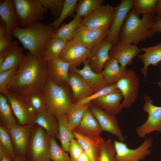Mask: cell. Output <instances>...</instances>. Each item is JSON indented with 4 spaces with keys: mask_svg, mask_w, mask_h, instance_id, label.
Returning a JSON list of instances; mask_svg holds the SVG:
<instances>
[{
    "mask_svg": "<svg viewBox=\"0 0 161 161\" xmlns=\"http://www.w3.org/2000/svg\"><path fill=\"white\" fill-rule=\"evenodd\" d=\"M48 78L47 63L29 52L18 69L9 91L27 95L41 90Z\"/></svg>",
    "mask_w": 161,
    "mask_h": 161,
    "instance_id": "6da1fadb",
    "label": "cell"
},
{
    "mask_svg": "<svg viewBox=\"0 0 161 161\" xmlns=\"http://www.w3.org/2000/svg\"><path fill=\"white\" fill-rule=\"evenodd\" d=\"M56 31L53 27L39 22L26 28H15L12 30L11 35L18 39L29 52L42 56L47 44Z\"/></svg>",
    "mask_w": 161,
    "mask_h": 161,
    "instance_id": "7a4b0ae2",
    "label": "cell"
},
{
    "mask_svg": "<svg viewBox=\"0 0 161 161\" xmlns=\"http://www.w3.org/2000/svg\"><path fill=\"white\" fill-rule=\"evenodd\" d=\"M154 15H143L140 18L130 11L121 30L118 41L137 45L154 36L156 33L152 30L151 26Z\"/></svg>",
    "mask_w": 161,
    "mask_h": 161,
    "instance_id": "3957f363",
    "label": "cell"
},
{
    "mask_svg": "<svg viewBox=\"0 0 161 161\" xmlns=\"http://www.w3.org/2000/svg\"><path fill=\"white\" fill-rule=\"evenodd\" d=\"M46 100L47 109L57 118L66 114L73 103L65 86L55 83L48 77L41 89Z\"/></svg>",
    "mask_w": 161,
    "mask_h": 161,
    "instance_id": "277c9868",
    "label": "cell"
},
{
    "mask_svg": "<svg viewBox=\"0 0 161 161\" xmlns=\"http://www.w3.org/2000/svg\"><path fill=\"white\" fill-rule=\"evenodd\" d=\"M34 126L29 140L26 158L29 161H51L50 137L42 127Z\"/></svg>",
    "mask_w": 161,
    "mask_h": 161,
    "instance_id": "5b68a950",
    "label": "cell"
},
{
    "mask_svg": "<svg viewBox=\"0 0 161 161\" xmlns=\"http://www.w3.org/2000/svg\"><path fill=\"white\" fill-rule=\"evenodd\" d=\"M19 23V27H27L41 22L47 10L39 0H13Z\"/></svg>",
    "mask_w": 161,
    "mask_h": 161,
    "instance_id": "8992f818",
    "label": "cell"
},
{
    "mask_svg": "<svg viewBox=\"0 0 161 161\" xmlns=\"http://www.w3.org/2000/svg\"><path fill=\"white\" fill-rule=\"evenodd\" d=\"M4 95L19 125L35 124L37 113L31 106L27 95L11 91Z\"/></svg>",
    "mask_w": 161,
    "mask_h": 161,
    "instance_id": "52a82bcc",
    "label": "cell"
},
{
    "mask_svg": "<svg viewBox=\"0 0 161 161\" xmlns=\"http://www.w3.org/2000/svg\"><path fill=\"white\" fill-rule=\"evenodd\" d=\"M116 84L123 97L121 103L123 108H130L138 95L140 84L138 77L134 71L127 68L123 76Z\"/></svg>",
    "mask_w": 161,
    "mask_h": 161,
    "instance_id": "ba28073f",
    "label": "cell"
},
{
    "mask_svg": "<svg viewBox=\"0 0 161 161\" xmlns=\"http://www.w3.org/2000/svg\"><path fill=\"white\" fill-rule=\"evenodd\" d=\"M144 100L143 109L148 116L144 123L137 128V134L141 138L153 131L161 132V106L153 105L151 98L147 95L145 96Z\"/></svg>",
    "mask_w": 161,
    "mask_h": 161,
    "instance_id": "9c48e42d",
    "label": "cell"
},
{
    "mask_svg": "<svg viewBox=\"0 0 161 161\" xmlns=\"http://www.w3.org/2000/svg\"><path fill=\"white\" fill-rule=\"evenodd\" d=\"M153 139L146 138L142 144L137 148H129L123 142L115 140L114 144L116 150L115 161H140L150 154L152 151L150 148L153 143Z\"/></svg>",
    "mask_w": 161,
    "mask_h": 161,
    "instance_id": "30bf717a",
    "label": "cell"
},
{
    "mask_svg": "<svg viewBox=\"0 0 161 161\" xmlns=\"http://www.w3.org/2000/svg\"><path fill=\"white\" fill-rule=\"evenodd\" d=\"M110 27H106L92 29L80 24L77 29L72 39L91 49L105 40Z\"/></svg>",
    "mask_w": 161,
    "mask_h": 161,
    "instance_id": "8fae6325",
    "label": "cell"
},
{
    "mask_svg": "<svg viewBox=\"0 0 161 161\" xmlns=\"http://www.w3.org/2000/svg\"><path fill=\"white\" fill-rule=\"evenodd\" d=\"M133 2V0H122L114 7L111 24L104 40L113 45L118 42L120 32L127 15L132 9Z\"/></svg>",
    "mask_w": 161,
    "mask_h": 161,
    "instance_id": "7c38bea8",
    "label": "cell"
},
{
    "mask_svg": "<svg viewBox=\"0 0 161 161\" xmlns=\"http://www.w3.org/2000/svg\"><path fill=\"white\" fill-rule=\"evenodd\" d=\"M89 109L98 122L102 132H109L117 136L120 142L124 141L125 139L119 127L116 115L91 103Z\"/></svg>",
    "mask_w": 161,
    "mask_h": 161,
    "instance_id": "4fadbf2b",
    "label": "cell"
},
{
    "mask_svg": "<svg viewBox=\"0 0 161 161\" xmlns=\"http://www.w3.org/2000/svg\"><path fill=\"white\" fill-rule=\"evenodd\" d=\"M141 52L137 45L118 41L112 47L109 52L110 58L116 59L120 66L126 69L131 65L133 59Z\"/></svg>",
    "mask_w": 161,
    "mask_h": 161,
    "instance_id": "5bb4252c",
    "label": "cell"
},
{
    "mask_svg": "<svg viewBox=\"0 0 161 161\" xmlns=\"http://www.w3.org/2000/svg\"><path fill=\"white\" fill-rule=\"evenodd\" d=\"M90 51L72 39L67 41L58 58L71 65L78 66L88 59Z\"/></svg>",
    "mask_w": 161,
    "mask_h": 161,
    "instance_id": "9a60e30c",
    "label": "cell"
},
{
    "mask_svg": "<svg viewBox=\"0 0 161 161\" xmlns=\"http://www.w3.org/2000/svg\"><path fill=\"white\" fill-rule=\"evenodd\" d=\"M114 7L109 4L102 5L91 14L83 18L80 24L92 29L110 27Z\"/></svg>",
    "mask_w": 161,
    "mask_h": 161,
    "instance_id": "2e32d148",
    "label": "cell"
},
{
    "mask_svg": "<svg viewBox=\"0 0 161 161\" xmlns=\"http://www.w3.org/2000/svg\"><path fill=\"white\" fill-rule=\"evenodd\" d=\"M35 124H17L8 130L16 154L26 158L29 140Z\"/></svg>",
    "mask_w": 161,
    "mask_h": 161,
    "instance_id": "e0dca14e",
    "label": "cell"
},
{
    "mask_svg": "<svg viewBox=\"0 0 161 161\" xmlns=\"http://www.w3.org/2000/svg\"><path fill=\"white\" fill-rule=\"evenodd\" d=\"M83 64V67L80 69L77 67L70 65L69 72L76 73L81 76L94 93L109 85L105 80L101 73H97L92 70L88 59L85 61Z\"/></svg>",
    "mask_w": 161,
    "mask_h": 161,
    "instance_id": "ac0fdd59",
    "label": "cell"
},
{
    "mask_svg": "<svg viewBox=\"0 0 161 161\" xmlns=\"http://www.w3.org/2000/svg\"><path fill=\"white\" fill-rule=\"evenodd\" d=\"M113 45L104 40L91 49L88 58L92 70L97 73L102 72L107 61L110 58L109 52Z\"/></svg>",
    "mask_w": 161,
    "mask_h": 161,
    "instance_id": "d6986e66",
    "label": "cell"
},
{
    "mask_svg": "<svg viewBox=\"0 0 161 161\" xmlns=\"http://www.w3.org/2000/svg\"><path fill=\"white\" fill-rule=\"evenodd\" d=\"M47 63L49 78L59 85H68L69 72L70 64L59 58Z\"/></svg>",
    "mask_w": 161,
    "mask_h": 161,
    "instance_id": "ffe728a7",
    "label": "cell"
},
{
    "mask_svg": "<svg viewBox=\"0 0 161 161\" xmlns=\"http://www.w3.org/2000/svg\"><path fill=\"white\" fill-rule=\"evenodd\" d=\"M75 138L89 156L91 161H98L101 147L105 141L102 137H90L73 130Z\"/></svg>",
    "mask_w": 161,
    "mask_h": 161,
    "instance_id": "44dd1931",
    "label": "cell"
},
{
    "mask_svg": "<svg viewBox=\"0 0 161 161\" xmlns=\"http://www.w3.org/2000/svg\"><path fill=\"white\" fill-rule=\"evenodd\" d=\"M0 17L5 25L8 37L12 39V30L19 27V23L13 0H0Z\"/></svg>",
    "mask_w": 161,
    "mask_h": 161,
    "instance_id": "7402d4cb",
    "label": "cell"
},
{
    "mask_svg": "<svg viewBox=\"0 0 161 161\" xmlns=\"http://www.w3.org/2000/svg\"><path fill=\"white\" fill-rule=\"evenodd\" d=\"M68 85L72 89V100L77 103L93 95L94 92L82 77L76 73L69 72Z\"/></svg>",
    "mask_w": 161,
    "mask_h": 161,
    "instance_id": "603a6c76",
    "label": "cell"
},
{
    "mask_svg": "<svg viewBox=\"0 0 161 161\" xmlns=\"http://www.w3.org/2000/svg\"><path fill=\"white\" fill-rule=\"evenodd\" d=\"M123 98L120 91L111 93L91 101V103L114 115L123 108L120 101Z\"/></svg>",
    "mask_w": 161,
    "mask_h": 161,
    "instance_id": "cb8c5ba5",
    "label": "cell"
},
{
    "mask_svg": "<svg viewBox=\"0 0 161 161\" xmlns=\"http://www.w3.org/2000/svg\"><path fill=\"white\" fill-rule=\"evenodd\" d=\"M26 56L23 48L18 45L17 41H13L7 49V56L5 61L0 66V73L11 69H18Z\"/></svg>",
    "mask_w": 161,
    "mask_h": 161,
    "instance_id": "d4e9b609",
    "label": "cell"
},
{
    "mask_svg": "<svg viewBox=\"0 0 161 161\" xmlns=\"http://www.w3.org/2000/svg\"><path fill=\"white\" fill-rule=\"evenodd\" d=\"M140 48L141 51L144 52L143 54H140L138 56L143 64L140 72L145 78L148 66L150 65L154 66H157L161 61V41L153 46Z\"/></svg>",
    "mask_w": 161,
    "mask_h": 161,
    "instance_id": "484cf974",
    "label": "cell"
},
{
    "mask_svg": "<svg viewBox=\"0 0 161 161\" xmlns=\"http://www.w3.org/2000/svg\"><path fill=\"white\" fill-rule=\"evenodd\" d=\"M74 130L95 138L100 137V134L102 132L98 122L89 109L85 112L80 123Z\"/></svg>",
    "mask_w": 161,
    "mask_h": 161,
    "instance_id": "4316f807",
    "label": "cell"
},
{
    "mask_svg": "<svg viewBox=\"0 0 161 161\" xmlns=\"http://www.w3.org/2000/svg\"><path fill=\"white\" fill-rule=\"evenodd\" d=\"M34 124L44 129L49 137L58 138V119L47 109L37 114Z\"/></svg>",
    "mask_w": 161,
    "mask_h": 161,
    "instance_id": "83f0119b",
    "label": "cell"
},
{
    "mask_svg": "<svg viewBox=\"0 0 161 161\" xmlns=\"http://www.w3.org/2000/svg\"><path fill=\"white\" fill-rule=\"evenodd\" d=\"M126 68H123L116 59L110 58L101 73L106 83L111 84L116 83L122 77Z\"/></svg>",
    "mask_w": 161,
    "mask_h": 161,
    "instance_id": "f1b7e54d",
    "label": "cell"
},
{
    "mask_svg": "<svg viewBox=\"0 0 161 161\" xmlns=\"http://www.w3.org/2000/svg\"><path fill=\"white\" fill-rule=\"evenodd\" d=\"M91 103L83 104L73 103L68 108L66 115L70 131H72L79 124L86 111L89 109Z\"/></svg>",
    "mask_w": 161,
    "mask_h": 161,
    "instance_id": "f546056e",
    "label": "cell"
},
{
    "mask_svg": "<svg viewBox=\"0 0 161 161\" xmlns=\"http://www.w3.org/2000/svg\"><path fill=\"white\" fill-rule=\"evenodd\" d=\"M57 119L58 122V139L60 142L61 147L68 152L71 140L75 137L73 133L71 132L69 130L66 114L61 115Z\"/></svg>",
    "mask_w": 161,
    "mask_h": 161,
    "instance_id": "4dcf8cb0",
    "label": "cell"
},
{
    "mask_svg": "<svg viewBox=\"0 0 161 161\" xmlns=\"http://www.w3.org/2000/svg\"><path fill=\"white\" fill-rule=\"evenodd\" d=\"M82 18L75 15L72 20L67 24H63L55 31L52 38L62 39L67 41L72 39L80 25Z\"/></svg>",
    "mask_w": 161,
    "mask_h": 161,
    "instance_id": "1f68e13d",
    "label": "cell"
},
{
    "mask_svg": "<svg viewBox=\"0 0 161 161\" xmlns=\"http://www.w3.org/2000/svg\"><path fill=\"white\" fill-rule=\"evenodd\" d=\"M5 96L0 94V118L1 124L9 129L17 124Z\"/></svg>",
    "mask_w": 161,
    "mask_h": 161,
    "instance_id": "d6a6232c",
    "label": "cell"
},
{
    "mask_svg": "<svg viewBox=\"0 0 161 161\" xmlns=\"http://www.w3.org/2000/svg\"><path fill=\"white\" fill-rule=\"evenodd\" d=\"M67 42L52 38L47 44L42 55L45 61L47 62L58 58Z\"/></svg>",
    "mask_w": 161,
    "mask_h": 161,
    "instance_id": "836d02e7",
    "label": "cell"
},
{
    "mask_svg": "<svg viewBox=\"0 0 161 161\" xmlns=\"http://www.w3.org/2000/svg\"><path fill=\"white\" fill-rule=\"evenodd\" d=\"M104 0H79L77 2L75 9L76 15L82 18L93 12L102 5Z\"/></svg>",
    "mask_w": 161,
    "mask_h": 161,
    "instance_id": "e575fe53",
    "label": "cell"
},
{
    "mask_svg": "<svg viewBox=\"0 0 161 161\" xmlns=\"http://www.w3.org/2000/svg\"><path fill=\"white\" fill-rule=\"evenodd\" d=\"M157 0H133L132 10L137 16L154 15Z\"/></svg>",
    "mask_w": 161,
    "mask_h": 161,
    "instance_id": "d590c367",
    "label": "cell"
},
{
    "mask_svg": "<svg viewBox=\"0 0 161 161\" xmlns=\"http://www.w3.org/2000/svg\"><path fill=\"white\" fill-rule=\"evenodd\" d=\"M78 0H65L63 7L59 17L49 24L57 30L62 23L67 17H75L74 12Z\"/></svg>",
    "mask_w": 161,
    "mask_h": 161,
    "instance_id": "8d00e7d4",
    "label": "cell"
},
{
    "mask_svg": "<svg viewBox=\"0 0 161 161\" xmlns=\"http://www.w3.org/2000/svg\"><path fill=\"white\" fill-rule=\"evenodd\" d=\"M0 147L13 159L16 154L8 130L1 124L0 125Z\"/></svg>",
    "mask_w": 161,
    "mask_h": 161,
    "instance_id": "74e56055",
    "label": "cell"
},
{
    "mask_svg": "<svg viewBox=\"0 0 161 161\" xmlns=\"http://www.w3.org/2000/svg\"><path fill=\"white\" fill-rule=\"evenodd\" d=\"M50 157L52 161H71L67 152L58 145L53 137H50Z\"/></svg>",
    "mask_w": 161,
    "mask_h": 161,
    "instance_id": "f35d334b",
    "label": "cell"
},
{
    "mask_svg": "<svg viewBox=\"0 0 161 161\" xmlns=\"http://www.w3.org/2000/svg\"><path fill=\"white\" fill-rule=\"evenodd\" d=\"M27 96L31 106L37 114L47 109L45 98L41 90Z\"/></svg>",
    "mask_w": 161,
    "mask_h": 161,
    "instance_id": "ab89813d",
    "label": "cell"
},
{
    "mask_svg": "<svg viewBox=\"0 0 161 161\" xmlns=\"http://www.w3.org/2000/svg\"><path fill=\"white\" fill-rule=\"evenodd\" d=\"M18 69H13L0 73V94L5 95L9 89Z\"/></svg>",
    "mask_w": 161,
    "mask_h": 161,
    "instance_id": "60d3db41",
    "label": "cell"
},
{
    "mask_svg": "<svg viewBox=\"0 0 161 161\" xmlns=\"http://www.w3.org/2000/svg\"><path fill=\"white\" fill-rule=\"evenodd\" d=\"M116 150L110 139L105 140L101 147L98 161H115Z\"/></svg>",
    "mask_w": 161,
    "mask_h": 161,
    "instance_id": "b9f144b4",
    "label": "cell"
},
{
    "mask_svg": "<svg viewBox=\"0 0 161 161\" xmlns=\"http://www.w3.org/2000/svg\"><path fill=\"white\" fill-rule=\"evenodd\" d=\"M42 5L50 10L52 15L58 18L62 11L65 0H39Z\"/></svg>",
    "mask_w": 161,
    "mask_h": 161,
    "instance_id": "7bdbcfd3",
    "label": "cell"
},
{
    "mask_svg": "<svg viewBox=\"0 0 161 161\" xmlns=\"http://www.w3.org/2000/svg\"><path fill=\"white\" fill-rule=\"evenodd\" d=\"M118 91H120L117 89L116 83L109 85L94 93L90 96L76 103L80 104H83L91 103V101L94 99L108 94Z\"/></svg>",
    "mask_w": 161,
    "mask_h": 161,
    "instance_id": "ee69618b",
    "label": "cell"
},
{
    "mask_svg": "<svg viewBox=\"0 0 161 161\" xmlns=\"http://www.w3.org/2000/svg\"><path fill=\"white\" fill-rule=\"evenodd\" d=\"M83 150L78 142L75 138H72L70 141L69 152L71 161H77Z\"/></svg>",
    "mask_w": 161,
    "mask_h": 161,
    "instance_id": "f6af8a7d",
    "label": "cell"
},
{
    "mask_svg": "<svg viewBox=\"0 0 161 161\" xmlns=\"http://www.w3.org/2000/svg\"><path fill=\"white\" fill-rule=\"evenodd\" d=\"M13 41L7 36L6 26L2 23L0 25V52L8 49Z\"/></svg>",
    "mask_w": 161,
    "mask_h": 161,
    "instance_id": "bcb514c9",
    "label": "cell"
},
{
    "mask_svg": "<svg viewBox=\"0 0 161 161\" xmlns=\"http://www.w3.org/2000/svg\"><path fill=\"white\" fill-rule=\"evenodd\" d=\"M151 29L155 33H161V17H154Z\"/></svg>",
    "mask_w": 161,
    "mask_h": 161,
    "instance_id": "7dc6e473",
    "label": "cell"
},
{
    "mask_svg": "<svg viewBox=\"0 0 161 161\" xmlns=\"http://www.w3.org/2000/svg\"><path fill=\"white\" fill-rule=\"evenodd\" d=\"M0 161H14L13 159L0 147Z\"/></svg>",
    "mask_w": 161,
    "mask_h": 161,
    "instance_id": "c3c4849f",
    "label": "cell"
},
{
    "mask_svg": "<svg viewBox=\"0 0 161 161\" xmlns=\"http://www.w3.org/2000/svg\"><path fill=\"white\" fill-rule=\"evenodd\" d=\"M77 161H91L86 153L83 151L82 153L78 158Z\"/></svg>",
    "mask_w": 161,
    "mask_h": 161,
    "instance_id": "681fc988",
    "label": "cell"
},
{
    "mask_svg": "<svg viewBox=\"0 0 161 161\" xmlns=\"http://www.w3.org/2000/svg\"><path fill=\"white\" fill-rule=\"evenodd\" d=\"M156 13L157 16L161 17V0H157L155 8Z\"/></svg>",
    "mask_w": 161,
    "mask_h": 161,
    "instance_id": "f907efd6",
    "label": "cell"
},
{
    "mask_svg": "<svg viewBox=\"0 0 161 161\" xmlns=\"http://www.w3.org/2000/svg\"><path fill=\"white\" fill-rule=\"evenodd\" d=\"M14 161H29L27 158L16 154L13 158Z\"/></svg>",
    "mask_w": 161,
    "mask_h": 161,
    "instance_id": "816d5d0a",
    "label": "cell"
},
{
    "mask_svg": "<svg viewBox=\"0 0 161 161\" xmlns=\"http://www.w3.org/2000/svg\"><path fill=\"white\" fill-rule=\"evenodd\" d=\"M159 70L160 72L161 75L160 79L159 81L157 83V84L159 86H161V63H160L159 64Z\"/></svg>",
    "mask_w": 161,
    "mask_h": 161,
    "instance_id": "f5cc1de1",
    "label": "cell"
}]
</instances>
